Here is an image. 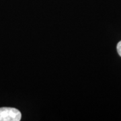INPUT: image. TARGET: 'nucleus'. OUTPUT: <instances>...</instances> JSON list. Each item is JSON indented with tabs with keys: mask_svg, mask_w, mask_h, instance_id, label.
<instances>
[{
	"mask_svg": "<svg viewBox=\"0 0 121 121\" xmlns=\"http://www.w3.org/2000/svg\"><path fill=\"white\" fill-rule=\"evenodd\" d=\"M21 112L14 108H0V121H20Z\"/></svg>",
	"mask_w": 121,
	"mask_h": 121,
	"instance_id": "nucleus-1",
	"label": "nucleus"
},
{
	"mask_svg": "<svg viewBox=\"0 0 121 121\" xmlns=\"http://www.w3.org/2000/svg\"><path fill=\"white\" fill-rule=\"evenodd\" d=\"M117 51L118 52L119 55L121 56V41H120L117 44Z\"/></svg>",
	"mask_w": 121,
	"mask_h": 121,
	"instance_id": "nucleus-2",
	"label": "nucleus"
}]
</instances>
